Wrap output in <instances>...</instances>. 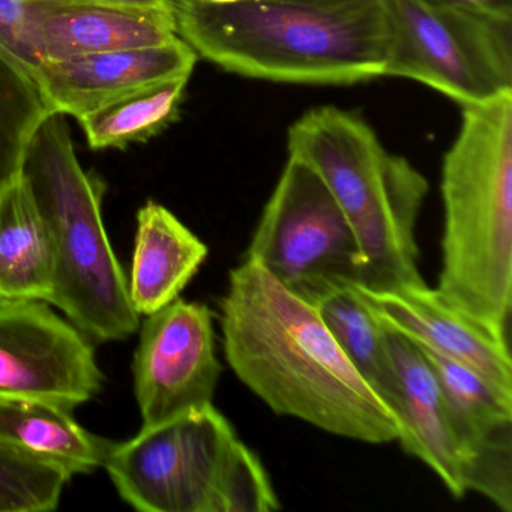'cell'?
<instances>
[{
    "label": "cell",
    "mask_w": 512,
    "mask_h": 512,
    "mask_svg": "<svg viewBox=\"0 0 512 512\" xmlns=\"http://www.w3.org/2000/svg\"><path fill=\"white\" fill-rule=\"evenodd\" d=\"M227 364L277 415L358 442H397L400 422L359 376L310 302L244 259L221 299Z\"/></svg>",
    "instance_id": "cell-1"
},
{
    "label": "cell",
    "mask_w": 512,
    "mask_h": 512,
    "mask_svg": "<svg viewBox=\"0 0 512 512\" xmlns=\"http://www.w3.org/2000/svg\"><path fill=\"white\" fill-rule=\"evenodd\" d=\"M176 32L197 56L253 79L353 85L385 76L386 0H175Z\"/></svg>",
    "instance_id": "cell-2"
},
{
    "label": "cell",
    "mask_w": 512,
    "mask_h": 512,
    "mask_svg": "<svg viewBox=\"0 0 512 512\" xmlns=\"http://www.w3.org/2000/svg\"><path fill=\"white\" fill-rule=\"evenodd\" d=\"M437 292L508 341L512 311V92L463 106L443 157Z\"/></svg>",
    "instance_id": "cell-3"
},
{
    "label": "cell",
    "mask_w": 512,
    "mask_h": 512,
    "mask_svg": "<svg viewBox=\"0 0 512 512\" xmlns=\"http://www.w3.org/2000/svg\"><path fill=\"white\" fill-rule=\"evenodd\" d=\"M289 157L310 166L349 220L362 254L358 284L391 290L424 284L416 224L427 179L406 158L386 151L356 113L317 107L287 134Z\"/></svg>",
    "instance_id": "cell-4"
},
{
    "label": "cell",
    "mask_w": 512,
    "mask_h": 512,
    "mask_svg": "<svg viewBox=\"0 0 512 512\" xmlns=\"http://www.w3.org/2000/svg\"><path fill=\"white\" fill-rule=\"evenodd\" d=\"M23 172L43 212L55 257L49 304L98 343L127 340L139 331L128 278L103 220L106 182L77 158L64 115L50 113L35 131Z\"/></svg>",
    "instance_id": "cell-5"
},
{
    "label": "cell",
    "mask_w": 512,
    "mask_h": 512,
    "mask_svg": "<svg viewBox=\"0 0 512 512\" xmlns=\"http://www.w3.org/2000/svg\"><path fill=\"white\" fill-rule=\"evenodd\" d=\"M104 469L142 512H271L281 508L256 452L214 404L113 442Z\"/></svg>",
    "instance_id": "cell-6"
},
{
    "label": "cell",
    "mask_w": 512,
    "mask_h": 512,
    "mask_svg": "<svg viewBox=\"0 0 512 512\" xmlns=\"http://www.w3.org/2000/svg\"><path fill=\"white\" fill-rule=\"evenodd\" d=\"M385 76L415 80L461 107L512 92V19L442 0H386Z\"/></svg>",
    "instance_id": "cell-7"
},
{
    "label": "cell",
    "mask_w": 512,
    "mask_h": 512,
    "mask_svg": "<svg viewBox=\"0 0 512 512\" xmlns=\"http://www.w3.org/2000/svg\"><path fill=\"white\" fill-rule=\"evenodd\" d=\"M245 259L313 305L338 287L359 283L364 265L337 200L310 166L293 157L263 209Z\"/></svg>",
    "instance_id": "cell-8"
},
{
    "label": "cell",
    "mask_w": 512,
    "mask_h": 512,
    "mask_svg": "<svg viewBox=\"0 0 512 512\" xmlns=\"http://www.w3.org/2000/svg\"><path fill=\"white\" fill-rule=\"evenodd\" d=\"M91 341L43 301L0 302V398L76 409L103 388Z\"/></svg>",
    "instance_id": "cell-9"
},
{
    "label": "cell",
    "mask_w": 512,
    "mask_h": 512,
    "mask_svg": "<svg viewBox=\"0 0 512 512\" xmlns=\"http://www.w3.org/2000/svg\"><path fill=\"white\" fill-rule=\"evenodd\" d=\"M146 317L133 362L143 425L212 404L223 367L211 308L178 298Z\"/></svg>",
    "instance_id": "cell-10"
},
{
    "label": "cell",
    "mask_w": 512,
    "mask_h": 512,
    "mask_svg": "<svg viewBox=\"0 0 512 512\" xmlns=\"http://www.w3.org/2000/svg\"><path fill=\"white\" fill-rule=\"evenodd\" d=\"M359 298L389 331L454 359L512 398L509 341L457 310L427 284L373 290L353 283Z\"/></svg>",
    "instance_id": "cell-11"
},
{
    "label": "cell",
    "mask_w": 512,
    "mask_h": 512,
    "mask_svg": "<svg viewBox=\"0 0 512 512\" xmlns=\"http://www.w3.org/2000/svg\"><path fill=\"white\" fill-rule=\"evenodd\" d=\"M197 58L176 38L163 46L44 61L34 76L52 113L80 119L134 92L191 77Z\"/></svg>",
    "instance_id": "cell-12"
},
{
    "label": "cell",
    "mask_w": 512,
    "mask_h": 512,
    "mask_svg": "<svg viewBox=\"0 0 512 512\" xmlns=\"http://www.w3.org/2000/svg\"><path fill=\"white\" fill-rule=\"evenodd\" d=\"M388 335L397 371V442L406 454L430 467L451 496L463 499L469 493L466 455L436 376L409 338L389 329Z\"/></svg>",
    "instance_id": "cell-13"
},
{
    "label": "cell",
    "mask_w": 512,
    "mask_h": 512,
    "mask_svg": "<svg viewBox=\"0 0 512 512\" xmlns=\"http://www.w3.org/2000/svg\"><path fill=\"white\" fill-rule=\"evenodd\" d=\"M35 41L44 61L163 46L178 37L167 10L31 0Z\"/></svg>",
    "instance_id": "cell-14"
},
{
    "label": "cell",
    "mask_w": 512,
    "mask_h": 512,
    "mask_svg": "<svg viewBox=\"0 0 512 512\" xmlns=\"http://www.w3.org/2000/svg\"><path fill=\"white\" fill-rule=\"evenodd\" d=\"M209 248L166 206L148 200L137 212L128 293L139 316L172 304L208 257Z\"/></svg>",
    "instance_id": "cell-15"
},
{
    "label": "cell",
    "mask_w": 512,
    "mask_h": 512,
    "mask_svg": "<svg viewBox=\"0 0 512 512\" xmlns=\"http://www.w3.org/2000/svg\"><path fill=\"white\" fill-rule=\"evenodd\" d=\"M73 412L53 401L0 398V442L53 467L68 481L88 475L104 466L113 442L83 428Z\"/></svg>",
    "instance_id": "cell-16"
},
{
    "label": "cell",
    "mask_w": 512,
    "mask_h": 512,
    "mask_svg": "<svg viewBox=\"0 0 512 512\" xmlns=\"http://www.w3.org/2000/svg\"><path fill=\"white\" fill-rule=\"evenodd\" d=\"M53 286L52 239L22 169L0 187V301L49 304Z\"/></svg>",
    "instance_id": "cell-17"
},
{
    "label": "cell",
    "mask_w": 512,
    "mask_h": 512,
    "mask_svg": "<svg viewBox=\"0 0 512 512\" xmlns=\"http://www.w3.org/2000/svg\"><path fill=\"white\" fill-rule=\"evenodd\" d=\"M314 307L359 376L394 412L398 383L388 329L359 298L353 283L332 290Z\"/></svg>",
    "instance_id": "cell-18"
},
{
    "label": "cell",
    "mask_w": 512,
    "mask_h": 512,
    "mask_svg": "<svg viewBox=\"0 0 512 512\" xmlns=\"http://www.w3.org/2000/svg\"><path fill=\"white\" fill-rule=\"evenodd\" d=\"M190 77L167 80L77 119L94 151L146 143L178 121Z\"/></svg>",
    "instance_id": "cell-19"
},
{
    "label": "cell",
    "mask_w": 512,
    "mask_h": 512,
    "mask_svg": "<svg viewBox=\"0 0 512 512\" xmlns=\"http://www.w3.org/2000/svg\"><path fill=\"white\" fill-rule=\"evenodd\" d=\"M50 113L34 74L0 46V187L23 169L29 143Z\"/></svg>",
    "instance_id": "cell-20"
},
{
    "label": "cell",
    "mask_w": 512,
    "mask_h": 512,
    "mask_svg": "<svg viewBox=\"0 0 512 512\" xmlns=\"http://www.w3.org/2000/svg\"><path fill=\"white\" fill-rule=\"evenodd\" d=\"M68 479L53 467L0 442V512H49Z\"/></svg>",
    "instance_id": "cell-21"
},
{
    "label": "cell",
    "mask_w": 512,
    "mask_h": 512,
    "mask_svg": "<svg viewBox=\"0 0 512 512\" xmlns=\"http://www.w3.org/2000/svg\"><path fill=\"white\" fill-rule=\"evenodd\" d=\"M0 46L32 74L43 62L31 22V0H0Z\"/></svg>",
    "instance_id": "cell-22"
},
{
    "label": "cell",
    "mask_w": 512,
    "mask_h": 512,
    "mask_svg": "<svg viewBox=\"0 0 512 512\" xmlns=\"http://www.w3.org/2000/svg\"><path fill=\"white\" fill-rule=\"evenodd\" d=\"M49 2H70V4H92L104 5V7L167 11H173V5H175V0H49Z\"/></svg>",
    "instance_id": "cell-23"
},
{
    "label": "cell",
    "mask_w": 512,
    "mask_h": 512,
    "mask_svg": "<svg viewBox=\"0 0 512 512\" xmlns=\"http://www.w3.org/2000/svg\"><path fill=\"white\" fill-rule=\"evenodd\" d=\"M442 2L512 19V0H442Z\"/></svg>",
    "instance_id": "cell-24"
},
{
    "label": "cell",
    "mask_w": 512,
    "mask_h": 512,
    "mask_svg": "<svg viewBox=\"0 0 512 512\" xmlns=\"http://www.w3.org/2000/svg\"><path fill=\"white\" fill-rule=\"evenodd\" d=\"M202 2L211 5H233L239 4V2H244V0H202Z\"/></svg>",
    "instance_id": "cell-25"
},
{
    "label": "cell",
    "mask_w": 512,
    "mask_h": 512,
    "mask_svg": "<svg viewBox=\"0 0 512 512\" xmlns=\"http://www.w3.org/2000/svg\"><path fill=\"white\" fill-rule=\"evenodd\" d=\"M0 302H4V301H0Z\"/></svg>",
    "instance_id": "cell-26"
}]
</instances>
